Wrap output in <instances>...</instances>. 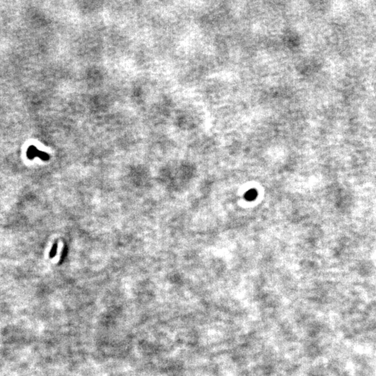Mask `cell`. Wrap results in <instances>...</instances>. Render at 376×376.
Segmentation results:
<instances>
[{"label":"cell","mask_w":376,"mask_h":376,"mask_svg":"<svg viewBox=\"0 0 376 376\" xmlns=\"http://www.w3.org/2000/svg\"><path fill=\"white\" fill-rule=\"evenodd\" d=\"M27 156L29 159H33L35 157H39L40 159L43 160H47L49 159V156L44 152H41L38 150L35 146H32L28 149Z\"/></svg>","instance_id":"cell-1"},{"label":"cell","mask_w":376,"mask_h":376,"mask_svg":"<svg viewBox=\"0 0 376 376\" xmlns=\"http://www.w3.org/2000/svg\"><path fill=\"white\" fill-rule=\"evenodd\" d=\"M56 249H57V244L54 243V244L53 245V247H52V250L50 251V256L51 258H52V257H54V256H55V254L56 253Z\"/></svg>","instance_id":"cell-2"}]
</instances>
